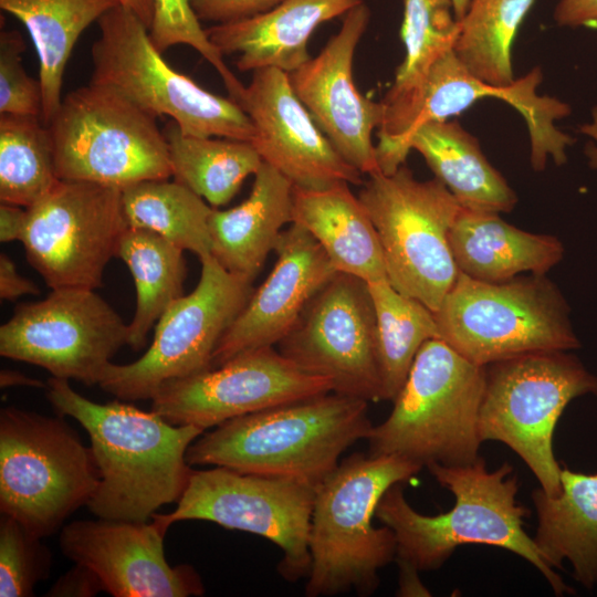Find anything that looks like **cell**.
I'll use <instances>...</instances> for the list:
<instances>
[{"label": "cell", "instance_id": "ac0fdd59", "mask_svg": "<svg viewBox=\"0 0 597 597\" xmlns=\"http://www.w3.org/2000/svg\"><path fill=\"white\" fill-rule=\"evenodd\" d=\"M332 391L274 346L241 353L222 365L164 384L151 410L176 426L217 427L248 413Z\"/></svg>", "mask_w": 597, "mask_h": 597}, {"label": "cell", "instance_id": "30bf717a", "mask_svg": "<svg viewBox=\"0 0 597 597\" xmlns=\"http://www.w3.org/2000/svg\"><path fill=\"white\" fill-rule=\"evenodd\" d=\"M362 186L358 199L376 229L387 280L437 312L460 273L449 235L462 207L439 179L419 180L406 164Z\"/></svg>", "mask_w": 597, "mask_h": 597}, {"label": "cell", "instance_id": "d590c367", "mask_svg": "<svg viewBox=\"0 0 597 597\" xmlns=\"http://www.w3.org/2000/svg\"><path fill=\"white\" fill-rule=\"evenodd\" d=\"M400 39L405 56L383 102L413 92L431 66L452 50L460 31L452 0H402Z\"/></svg>", "mask_w": 597, "mask_h": 597}, {"label": "cell", "instance_id": "5b68a950", "mask_svg": "<svg viewBox=\"0 0 597 597\" xmlns=\"http://www.w3.org/2000/svg\"><path fill=\"white\" fill-rule=\"evenodd\" d=\"M484 388L485 366L468 360L440 338L427 341L390 415L373 426L366 439L368 453L399 455L422 468L475 462Z\"/></svg>", "mask_w": 597, "mask_h": 597}, {"label": "cell", "instance_id": "484cf974", "mask_svg": "<svg viewBox=\"0 0 597 597\" xmlns=\"http://www.w3.org/2000/svg\"><path fill=\"white\" fill-rule=\"evenodd\" d=\"M292 223L318 242L337 272L367 283L387 279L376 229L349 184L324 189L293 187Z\"/></svg>", "mask_w": 597, "mask_h": 597}, {"label": "cell", "instance_id": "7c38bea8", "mask_svg": "<svg viewBox=\"0 0 597 597\" xmlns=\"http://www.w3.org/2000/svg\"><path fill=\"white\" fill-rule=\"evenodd\" d=\"M48 128L61 180L122 189L171 177L167 139L156 118L105 87L88 83L70 92Z\"/></svg>", "mask_w": 597, "mask_h": 597}, {"label": "cell", "instance_id": "7402d4cb", "mask_svg": "<svg viewBox=\"0 0 597 597\" xmlns=\"http://www.w3.org/2000/svg\"><path fill=\"white\" fill-rule=\"evenodd\" d=\"M274 252L272 271L219 341L212 368L241 353L277 345L337 272L318 242L296 223L282 231Z\"/></svg>", "mask_w": 597, "mask_h": 597}, {"label": "cell", "instance_id": "f1b7e54d", "mask_svg": "<svg viewBox=\"0 0 597 597\" xmlns=\"http://www.w3.org/2000/svg\"><path fill=\"white\" fill-rule=\"evenodd\" d=\"M118 4V0H0V8L25 27L35 46L44 125L61 105L65 67L80 35Z\"/></svg>", "mask_w": 597, "mask_h": 597}, {"label": "cell", "instance_id": "ab89813d", "mask_svg": "<svg viewBox=\"0 0 597 597\" xmlns=\"http://www.w3.org/2000/svg\"><path fill=\"white\" fill-rule=\"evenodd\" d=\"M282 0H190L199 21L212 25L251 19L274 8Z\"/></svg>", "mask_w": 597, "mask_h": 597}, {"label": "cell", "instance_id": "f6af8a7d", "mask_svg": "<svg viewBox=\"0 0 597 597\" xmlns=\"http://www.w3.org/2000/svg\"><path fill=\"white\" fill-rule=\"evenodd\" d=\"M0 386L1 388H9L15 386L44 388L46 384H43L36 378L27 376L23 373L12 369H1L0 371Z\"/></svg>", "mask_w": 597, "mask_h": 597}, {"label": "cell", "instance_id": "4dcf8cb0", "mask_svg": "<svg viewBox=\"0 0 597 597\" xmlns=\"http://www.w3.org/2000/svg\"><path fill=\"white\" fill-rule=\"evenodd\" d=\"M116 258L127 265L134 279L136 308L128 324L127 345L139 350L161 315L185 295L184 250L153 231L128 227Z\"/></svg>", "mask_w": 597, "mask_h": 597}, {"label": "cell", "instance_id": "60d3db41", "mask_svg": "<svg viewBox=\"0 0 597 597\" xmlns=\"http://www.w3.org/2000/svg\"><path fill=\"white\" fill-rule=\"evenodd\" d=\"M105 591L100 577L87 566L74 563L48 590L50 597H93Z\"/></svg>", "mask_w": 597, "mask_h": 597}, {"label": "cell", "instance_id": "603a6c76", "mask_svg": "<svg viewBox=\"0 0 597 597\" xmlns=\"http://www.w3.org/2000/svg\"><path fill=\"white\" fill-rule=\"evenodd\" d=\"M363 0H282L265 13L211 25L206 33L224 54H238L241 72L263 67L291 73L311 59L308 41L323 23L344 17Z\"/></svg>", "mask_w": 597, "mask_h": 597}, {"label": "cell", "instance_id": "e0dca14e", "mask_svg": "<svg viewBox=\"0 0 597 597\" xmlns=\"http://www.w3.org/2000/svg\"><path fill=\"white\" fill-rule=\"evenodd\" d=\"M276 346L305 373L327 379L332 391L368 402L383 400L376 315L366 281L336 272Z\"/></svg>", "mask_w": 597, "mask_h": 597}, {"label": "cell", "instance_id": "e575fe53", "mask_svg": "<svg viewBox=\"0 0 597 597\" xmlns=\"http://www.w3.org/2000/svg\"><path fill=\"white\" fill-rule=\"evenodd\" d=\"M60 179L50 130L39 116L0 115V201L29 208Z\"/></svg>", "mask_w": 597, "mask_h": 597}, {"label": "cell", "instance_id": "d6986e66", "mask_svg": "<svg viewBox=\"0 0 597 597\" xmlns=\"http://www.w3.org/2000/svg\"><path fill=\"white\" fill-rule=\"evenodd\" d=\"M369 20L363 1L344 15L337 33L315 57L287 73L294 93L336 151L368 176L380 171L373 132L381 124L384 105L358 91L353 62Z\"/></svg>", "mask_w": 597, "mask_h": 597}, {"label": "cell", "instance_id": "6da1fadb", "mask_svg": "<svg viewBox=\"0 0 597 597\" xmlns=\"http://www.w3.org/2000/svg\"><path fill=\"white\" fill-rule=\"evenodd\" d=\"M45 392L53 408L75 419L90 437L100 471L87 503L94 515L147 522L163 505L178 502L192 473L187 450L203 429L172 425L153 410L119 400L92 401L69 380L53 376Z\"/></svg>", "mask_w": 597, "mask_h": 597}, {"label": "cell", "instance_id": "d6a6232c", "mask_svg": "<svg viewBox=\"0 0 597 597\" xmlns=\"http://www.w3.org/2000/svg\"><path fill=\"white\" fill-rule=\"evenodd\" d=\"M376 315V355L381 399L394 400L421 346L439 337L434 312L397 291L387 279L368 282Z\"/></svg>", "mask_w": 597, "mask_h": 597}, {"label": "cell", "instance_id": "ba28073f", "mask_svg": "<svg viewBox=\"0 0 597 597\" xmlns=\"http://www.w3.org/2000/svg\"><path fill=\"white\" fill-rule=\"evenodd\" d=\"M100 483L91 447L62 416L0 411V512L40 537L53 534Z\"/></svg>", "mask_w": 597, "mask_h": 597}, {"label": "cell", "instance_id": "9a60e30c", "mask_svg": "<svg viewBox=\"0 0 597 597\" xmlns=\"http://www.w3.org/2000/svg\"><path fill=\"white\" fill-rule=\"evenodd\" d=\"M27 210L21 242L29 264L45 284L51 290L100 287L128 229L122 189L60 179Z\"/></svg>", "mask_w": 597, "mask_h": 597}, {"label": "cell", "instance_id": "4316f807", "mask_svg": "<svg viewBox=\"0 0 597 597\" xmlns=\"http://www.w3.org/2000/svg\"><path fill=\"white\" fill-rule=\"evenodd\" d=\"M561 485L558 495L533 491L538 521L533 541L552 568L567 559L574 578L590 589L597 583V473L562 468Z\"/></svg>", "mask_w": 597, "mask_h": 597}, {"label": "cell", "instance_id": "83f0119b", "mask_svg": "<svg viewBox=\"0 0 597 597\" xmlns=\"http://www.w3.org/2000/svg\"><path fill=\"white\" fill-rule=\"evenodd\" d=\"M417 150L464 209L510 212L514 190L484 156L479 140L457 121H434L417 128L407 143Z\"/></svg>", "mask_w": 597, "mask_h": 597}, {"label": "cell", "instance_id": "f546056e", "mask_svg": "<svg viewBox=\"0 0 597 597\" xmlns=\"http://www.w3.org/2000/svg\"><path fill=\"white\" fill-rule=\"evenodd\" d=\"M163 132L174 180L214 208L228 203L263 161L248 142L187 135L174 121L168 122Z\"/></svg>", "mask_w": 597, "mask_h": 597}, {"label": "cell", "instance_id": "c3c4849f", "mask_svg": "<svg viewBox=\"0 0 597 597\" xmlns=\"http://www.w3.org/2000/svg\"><path fill=\"white\" fill-rule=\"evenodd\" d=\"M590 134L594 135L597 139V128L593 129ZM588 156L590 158V165L597 168V147H590Z\"/></svg>", "mask_w": 597, "mask_h": 597}, {"label": "cell", "instance_id": "ee69618b", "mask_svg": "<svg viewBox=\"0 0 597 597\" xmlns=\"http://www.w3.org/2000/svg\"><path fill=\"white\" fill-rule=\"evenodd\" d=\"M28 221L27 208L1 203L0 205V241H21Z\"/></svg>", "mask_w": 597, "mask_h": 597}, {"label": "cell", "instance_id": "9c48e42d", "mask_svg": "<svg viewBox=\"0 0 597 597\" xmlns=\"http://www.w3.org/2000/svg\"><path fill=\"white\" fill-rule=\"evenodd\" d=\"M587 394L597 395V376L567 350L528 353L489 364L480 438L505 443L548 495H558L562 468L553 452L554 430L567 405Z\"/></svg>", "mask_w": 597, "mask_h": 597}, {"label": "cell", "instance_id": "4fadbf2b", "mask_svg": "<svg viewBox=\"0 0 597 597\" xmlns=\"http://www.w3.org/2000/svg\"><path fill=\"white\" fill-rule=\"evenodd\" d=\"M316 485L290 478L244 473L223 467L192 470L169 513L151 519L166 528L182 521H208L260 535L279 546L280 574L290 582L311 569L310 531Z\"/></svg>", "mask_w": 597, "mask_h": 597}, {"label": "cell", "instance_id": "7a4b0ae2", "mask_svg": "<svg viewBox=\"0 0 597 597\" xmlns=\"http://www.w3.org/2000/svg\"><path fill=\"white\" fill-rule=\"evenodd\" d=\"M429 472L455 498L452 509L423 515L407 502L400 483L380 498L375 517L396 538V561L416 570L437 569L458 546L483 544L507 549L533 564L554 593L573 591L544 561L533 538L523 528L528 511L516 501L517 478L505 462L489 471L483 458L467 465L430 464Z\"/></svg>", "mask_w": 597, "mask_h": 597}, {"label": "cell", "instance_id": "f35d334b", "mask_svg": "<svg viewBox=\"0 0 597 597\" xmlns=\"http://www.w3.org/2000/svg\"><path fill=\"white\" fill-rule=\"evenodd\" d=\"M24 50L19 31L0 32V115L41 117V87L23 66Z\"/></svg>", "mask_w": 597, "mask_h": 597}, {"label": "cell", "instance_id": "277c9868", "mask_svg": "<svg viewBox=\"0 0 597 597\" xmlns=\"http://www.w3.org/2000/svg\"><path fill=\"white\" fill-rule=\"evenodd\" d=\"M421 469L395 454L354 453L316 485L306 596H368L377 589L379 570L396 558V538L388 526L373 525L376 506L390 486Z\"/></svg>", "mask_w": 597, "mask_h": 597}, {"label": "cell", "instance_id": "7dc6e473", "mask_svg": "<svg viewBox=\"0 0 597 597\" xmlns=\"http://www.w3.org/2000/svg\"><path fill=\"white\" fill-rule=\"evenodd\" d=\"M452 2L455 17L460 21L467 12L470 0H452Z\"/></svg>", "mask_w": 597, "mask_h": 597}, {"label": "cell", "instance_id": "d4e9b609", "mask_svg": "<svg viewBox=\"0 0 597 597\" xmlns=\"http://www.w3.org/2000/svg\"><path fill=\"white\" fill-rule=\"evenodd\" d=\"M449 241L459 272L485 282L546 274L564 255L556 237L524 231L492 211L462 208Z\"/></svg>", "mask_w": 597, "mask_h": 597}, {"label": "cell", "instance_id": "bcb514c9", "mask_svg": "<svg viewBox=\"0 0 597 597\" xmlns=\"http://www.w3.org/2000/svg\"><path fill=\"white\" fill-rule=\"evenodd\" d=\"M119 4L125 7L135 13L144 24L150 29L154 11H155V0H118Z\"/></svg>", "mask_w": 597, "mask_h": 597}, {"label": "cell", "instance_id": "52a82bcc", "mask_svg": "<svg viewBox=\"0 0 597 597\" xmlns=\"http://www.w3.org/2000/svg\"><path fill=\"white\" fill-rule=\"evenodd\" d=\"M97 24L90 83L113 91L154 118L169 116L187 135L253 142L255 128L242 107L169 65L135 13L118 4Z\"/></svg>", "mask_w": 597, "mask_h": 597}, {"label": "cell", "instance_id": "44dd1931", "mask_svg": "<svg viewBox=\"0 0 597 597\" xmlns=\"http://www.w3.org/2000/svg\"><path fill=\"white\" fill-rule=\"evenodd\" d=\"M238 104L255 128L252 146L294 187L363 185V174L336 151L317 127L294 93L287 73L274 67L253 71Z\"/></svg>", "mask_w": 597, "mask_h": 597}, {"label": "cell", "instance_id": "3957f363", "mask_svg": "<svg viewBox=\"0 0 597 597\" xmlns=\"http://www.w3.org/2000/svg\"><path fill=\"white\" fill-rule=\"evenodd\" d=\"M371 428L368 401L329 391L228 420L201 433L186 459L317 485Z\"/></svg>", "mask_w": 597, "mask_h": 597}, {"label": "cell", "instance_id": "8fae6325", "mask_svg": "<svg viewBox=\"0 0 597 597\" xmlns=\"http://www.w3.org/2000/svg\"><path fill=\"white\" fill-rule=\"evenodd\" d=\"M543 80L540 66L515 78L509 86H494L473 76L457 59L453 49L431 66L423 82L410 94L385 103L376 146L379 170L395 172L406 163L407 143L413 132L426 123L447 121L471 107L476 101L493 97L513 106L526 123L534 170L545 168L548 158L561 166L566 163V149L574 139L555 126V121L570 114L568 104L538 95Z\"/></svg>", "mask_w": 597, "mask_h": 597}, {"label": "cell", "instance_id": "8d00e7d4", "mask_svg": "<svg viewBox=\"0 0 597 597\" xmlns=\"http://www.w3.org/2000/svg\"><path fill=\"white\" fill-rule=\"evenodd\" d=\"M35 535L15 519H0V596L30 597L51 569L52 555Z\"/></svg>", "mask_w": 597, "mask_h": 597}, {"label": "cell", "instance_id": "2e32d148", "mask_svg": "<svg viewBox=\"0 0 597 597\" xmlns=\"http://www.w3.org/2000/svg\"><path fill=\"white\" fill-rule=\"evenodd\" d=\"M128 343V325L95 290L53 289L19 304L0 326V355L36 365L53 377L98 385Z\"/></svg>", "mask_w": 597, "mask_h": 597}, {"label": "cell", "instance_id": "cb8c5ba5", "mask_svg": "<svg viewBox=\"0 0 597 597\" xmlns=\"http://www.w3.org/2000/svg\"><path fill=\"white\" fill-rule=\"evenodd\" d=\"M293 185L269 164L254 175L249 197L228 209H212L209 232L211 255L230 273L252 282L283 227L293 220Z\"/></svg>", "mask_w": 597, "mask_h": 597}, {"label": "cell", "instance_id": "5bb4252c", "mask_svg": "<svg viewBox=\"0 0 597 597\" xmlns=\"http://www.w3.org/2000/svg\"><path fill=\"white\" fill-rule=\"evenodd\" d=\"M200 263L193 291L161 315L140 358L106 367L98 384L103 390L119 400L151 399L164 384L212 368L219 341L254 289L252 282L230 273L212 255Z\"/></svg>", "mask_w": 597, "mask_h": 597}, {"label": "cell", "instance_id": "ffe728a7", "mask_svg": "<svg viewBox=\"0 0 597 597\" xmlns=\"http://www.w3.org/2000/svg\"><path fill=\"white\" fill-rule=\"evenodd\" d=\"M167 530L154 519L77 520L62 528L59 543L69 559L90 567L114 597L203 595L201 578L192 566L167 562Z\"/></svg>", "mask_w": 597, "mask_h": 597}, {"label": "cell", "instance_id": "836d02e7", "mask_svg": "<svg viewBox=\"0 0 597 597\" xmlns=\"http://www.w3.org/2000/svg\"><path fill=\"white\" fill-rule=\"evenodd\" d=\"M535 0H470L453 52L476 78L509 86L515 78L512 48Z\"/></svg>", "mask_w": 597, "mask_h": 597}, {"label": "cell", "instance_id": "1f68e13d", "mask_svg": "<svg viewBox=\"0 0 597 597\" xmlns=\"http://www.w3.org/2000/svg\"><path fill=\"white\" fill-rule=\"evenodd\" d=\"M122 202L128 227L153 231L199 260L211 255L209 218L213 208L182 184L139 181L122 188Z\"/></svg>", "mask_w": 597, "mask_h": 597}, {"label": "cell", "instance_id": "7bdbcfd3", "mask_svg": "<svg viewBox=\"0 0 597 597\" xmlns=\"http://www.w3.org/2000/svg\"><path fill=\"white\" fill-rule=\"evenodd\" d=\"M39 287L18 273L14 262L7 253H0V298L14 301L27 294L36 295Z\"/></svg>", "mask_w": 597, "mask_h": 597}, {"label": "cell", "instance_id": "74e56055", "mask_svg": "<svg viewBox=\"0 0 597 597\" xmlns=\"http://www.w3.org/2000/svg\"><path fill=\"white\" fill-rule=\"evenodd\" d=\"M149 35L161 53L179 44L195 49L219 73L230 98L239 101L244 85L229 70L222 53L209 40L191 8L190 0H155Z\"/></svg>", "mask_w": 597, "mask_h": 597}, {"label": "cell", "instance_id": "8992f818", "mask_svg": "<svg viewBox=\"0 0 597 597\" xmlns=\"http://www.w3.org/2000/svg\"><path fill=\"white\" fill-rule=\"evenodd\" d=\"M569 312L546 274L485 282L460 272L434 315L440 339L486 366L528 353L578 348Z\"/></svg>", "mask_w": 597, "mask_h": 597}, {"label": "cell", "instance_id": "b9f144b4", "mask_svg": "<svg viewBox=\"0 0 597 597\" xmlns=\"http://www.w3.org/2000/svg\"><path fill=\"white\" fill-rule=\"evenodd\" d=\"M553 18L561 27L597 28V0H557Z\"/></svg>", "mask_w": 597, "mask_h": 597}]
</instances>
